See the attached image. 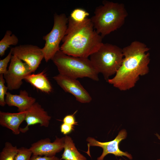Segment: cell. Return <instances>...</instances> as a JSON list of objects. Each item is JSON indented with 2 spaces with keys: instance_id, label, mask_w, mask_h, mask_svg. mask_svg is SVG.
<instances>
[{
  "instance_id": "1",
  "label": "cell",
  "mask_w": 160,
  "mask_h": 160,
  "mask_svg": "<svg viewBox=\"0 0 160 160\" xmlns=\"http://www.w3.org/2000/svg\"><path fill=\"white\" fill-rule=\"evenodd\" d=\"M149 49L145 44L137 41L124 47L121 64L114 76L107 82L121 91L133 87L140 76L149 72Z\"/></svg>"
},
{
  "instance_id": "2",
  "label": "cell",
  "mask_w": 160,
  "mask_h": 160,
  "mask_svg": "<svg viewBox=\"0 0 160 160\" xmlns=\"http://www.w3.org/2000/svg\"><path fill=\"white\" fill-rule=\"evenodd\" d=\"M67 28L60 50L75 57L88 58L102 44V37L96 32L90 18L76 22L69 16Z\"/></svg>"
},
{
  "instance_id": "3",
  "label": "cell",
  "mask_w": 160,
  "mask_h": 160,
  "mask_svg": "<svg viewBox=\"0 0 160 160\" xmlns=\"http://www.w3.org/2000/svg\"><path fill=\"white\" fill-rule=\"evenodd\" d=\"M128 13L122 3L104 1L90 18L94 29L103 38L121 28Z\"/></svg>"
},
{
  "instance_id": "4",
  "label": "cell",
  "mask_w": 160,
  "mask_h": 160,
  "mask_svg": "<svg viewBox=\"0 0 160 160\" xmlns=\"http://www.w3.org/2000/svg\"><path fill=\"white\" fill-rule=\"evenodd\" d=\"M52 60L60 74L76 79L87 77L96 81L99 80V73L88 58L68 55L60 50Z\"/></svg>"
},
{
  "instance_id": "5",
  "label": "cell",
  "mask_w": 160,
  "mask_h": 160,
  "mask_svg": "<svg viewBox=\"0 0 160 160\" xmlns=\"http://www.w3.org/2000/svg\"><path fill=\"white\" fill-rule=\"evenodd\" d=\"M89 57L95 69L103 74L107 81L110 76L115 74L124 58L122 49L115 45L103 43Z\"/></svg>"
},
{
  "instance_id": "6",
  "label": "cell",
  "mask_w": 160,
  "mask_h": 160,
  "mask_svg": "<svg viewBox=\"0 0 160 160\" xmlns=\"http://www.w3.org/2000/svg\"><path fill=\"white\" fill-rule=\"evenodd\" d=\"M54 24L50 31L43 36L45 44L42 49L46 62L52 59L60 50V44L65 35L67 28L68 19L64 13L53 15Z\"/></svg>"
},
{
  "instance_id": "7",
  "label": "cell",
  "mask_w": 160,
  "mask_h": 160,
  "mask_svg": "<svg viewBox=\"0 0 160 160\" xmlns=\"http://www.w3.org/2000/svg\"><path fill=\"white\" fill-rule=\"evenodd\" d=\"M30 68L15 55L12 56L10 64L4 77L8 90L18 89L23 84V80L32 73Z\"/></svg>"
},
{
  "instance_id": "8",
  "label": "cell",
  "mask_w": 160,
  "mask_h": 160,
  "mask_svg": "<svg viewBox=\"0 0 160 160\" xmlns=\"http://www.w3.org/2000/svg\"><path fill=\"white\" fill-rule=\"evenodd\" d=\"M12 55L27 63L32 72H34L44 59L42 48L37 46L29 44H21L10 49Z\"/></svg>"
},
{
  "instance_id": "9",
  "label": "cell",
  "mask_w": 160,
  "mask_h": 160,
  "mask_svg": "<svg viewBox=\"0 0 160 160\" xmlns=\"http://www.w3.org/2000/svg\"><path fill=\"white\" fill-rule=\"evenodd\" d=\"M53 79L63 90L73 95L79 102L88 103L91 101V96L77 79L60 73Z\"/></svg>"
},
{
  "instance_id": "10",
  "label": "cell",
  "mask_w": 160,
  "mask_h": 160,
  "mask_svg": "<svg viewBox=\"0 0 160 160\" xmlns=\"http://www.w3.org/2000/svg\"><path fill=\"white\" fill-rule=\"evenodd\" d=\"M127 135L126 130L123 129L119 132L113 140L110 141L101 142L91 137H88L87 141L88 142V146H98L102 148V154L97 158V160H103L105 156L109 154H113L116 156H124L129 159H132V157L131 154L127 152H124L121 151L119 147L120 143L126 138Z\"/></svg>"
},
{
  "instance_id": "11",
  "label": "cell",
  "mask_w": 160,
  "mask_h": 160,
  "mask_svg": "<svg viewBox=\"0 0 160 160\" xmlns=\"http://www.w3.org/2000/svg\"><path fill=\"white\" fill-rule=\"evenodd\" d=\"M64 141L65 137H56L53 142L48 138L41 139L31 144L29 149L33 155L52 157L64 149Z\"/></svg>"
},
{
  "instance_id": "12",
  "label": "cell",
  "mask_w": 160,
  "mask_h": 160,
  "mask_svg": "<svg viewBox=\"0 0 160 160\" xmlns=\"http://www.w3.org/2000/svg\"><path fill=\"white\" fill-rule=\"evenodd\" d=\"M51 117L38 102H36L26 111L25 121L27 125L23 128H20L22 133H25L29 129V127L36 124L40 126L47 127Z\"/></svg>"
},
{
  "instance_id": "13",
  "label": "cell",
  "mask_w": 160,
  "mask_h": 160,
  "mask_svg": "<svg viewBox=\"0 0 160 160\" xmlns=\"http://www.w3.org/2000/svg\"><path fill=\"white\" fill-rule=\"evenodd\" d=\"M36 100L35 98L29 95L25 90H21L18 95L7 92L5 97L6 104L9 106L16 107L18 112L26 111Z\"/></svg>"
},
{
  "instance_id": "14",
  "label": "cell",
  "mask_w": 160,
  "mask_h": 160,
  "mask_svg": "<svg viewBox=\"0 0 160 160\" xmlns=\"http://www.w3.org/2000/svg\"><path fill=\"white\" fill-rule=\"evenodd\" d=\"M26 111L11 113L0 111V124L10 129L15 135L20 132V126L25 121Z\"/></svg>"
},
{
  "instance_id": "15",
  "label": "cell",
  "mask_w": 160,
  "mask_h": 160,
  "mask_svg": "<svg viewBox=\"0 0 160 160\" xmlns=\"http://www.w3.org/2000/svg\"><path fill=\"white\" fill-rule=\"evenodd\" d=\"M24 80L43 92L49 94L52 90V87L44 70L36 74L31 73Z\"/></svg>"
},
{
  "instance_id": "16",
  "label": "cell",
  "mask_w": 160,
  "mask_h": 160,
  "mask_svg": "<svg viewBox=\"0 0 160 160\" xmlns=\"http://www.w3.org/2000/svg\"><path fill=\"white\" fill-rule=\"evenodd\" d=\"M64 149L61 160H87L78 151L71 138L67 135L65 136Z\"/></svg>"
},
{
  "instance_id": "17",
  "label": "cell",
  "mask_w": 160,
  "mask_h": 160,
  "mask_svg": "<svg viewBox=\"0 0 160 160\" xmlns=\"http://www.w3.org/2000/svg\"><path fill=\"white\" fill-rule=\"evenodd\" d=\"M19 42L17 37L9 30H7L3 38L0 41V55L2 57L10 45H16Z\"/></svg>"
},
{
  "instance_id": "18",
  "label": "cell",
  "mask_w": 160,
  "mask_h": 160,
  "mask_svg": "<svg viewBox=\"0 0 160 160\" xmlns=\"http://www.w3.org/2000/svg\"><path fill=\"white\" fill-rule=\"evenodd\" d=\"M18 148L10 142H6L0 153V160H14Z\"/></svg>"
},
{
  "instance_id": "19",
  "label": "cell",
  "mask_w": 160,
  "mask_h": 160,
  "mask_svg": "<svg viewBox=\"0 0 160 160\" xmlns=\"http://www.w3.org/2000/svg\"><path fill=\"white\" fill-rule=\"evenodd\" d=\"M89 15V12L84 9L77 8L72 12L69 16L75 22H81L88 17Z\"/></svg>"
},
{
  "instance_id": "20",
  "label": "cell",
  "mask_w": 160,
  "mask_h": 160,
  "mask_svg": "<svg viewBox=\"0 0 160 160\" xmlns=\"http://www.w3.org/2000/svg\"><path fill=\"white\" fill-rule=\"evenodd\" d=\"M32 154L29 148L22 147L18 148L14 160H31Z\"/></svg>"
},
{
  "instance_id": "21",
  "label": "cell",
  "mask_w": 160,
  "mask_h": 160,
  "mask_svg": "<svg viewBox=\"0 0 160 160\" xmlns=\"http://www.w3.org/2000/svg\"><path fill=\"white\" fill-rule=\"evenodd\" d=\"M5 80L4 77V75L0 74V105L4 106L6 104L5 96L7 92L8 89L7 86L5 85Z\"/></svg>"
},
{
  "instance_id": "22",
  "label": "cell",
  "mask_w": 160,
  "mask_h": 160,
  "mask_svg": "<svg viewBox=\"0 0 160 160\" xmlns=\"http://www.w3.org/2000/svg\"><path fill=\"white\" fill-rule=\"evenodd\" d=\"M12 56L11 50L7 55L4 59L0 60V74H4L7 71V66L8 63L10 61Z\"/></svg>"
},
{
  "instance_id": "23",
  "label": "cell",
  "mask_w": 160,
  "mask_h": 160,
  "mask_svg": "<svg viewBox=\"0 0 160 160\" xmlns=\"http://www.w3.org/2000/svg\"><path fill=\"white\" fill-rule=\"evenodd\" d=\"M76 112L73 114L68 115L65 116L63 120V123L72 126L76 124L77 122L76 121L74 116V114Z\"/></svg>"
},
{
  "instance_id": "24",
  "label": "cell",
  "mask_w": 160,
  "mask_h": 160,
  "mask_svg": "<svg viewBox=\"0 0 160 160\" xmlns=\"http://www.w3.org/2000/svg\"><path fill=\"white\" fill-rule=\"evenodd\" d=\"M73 126L63 123L60 126V131L63 134L67 135L73 130Z\"/></svg>"
},
{
  "instance_id": "25",
  "label": "cell",
  "mask_w": 160,
  "mask_h": 160,
  "mask_svg": "<svg viewBox=\"0 0 160 160\" xmlns=\"http://www.w3.org/2000/svg\"><path fill=\"white\" fill-rule=\"evenodd\" d=\"M61 159L55 156L52 157L41 156L32 154L31 160H61Z\"/></svg>"
},
{
  "instance_id": "26",
  "label": "cell",
  "mask_w": 160,
  "mask_h": 160,
  "mask_svg": "<svg viewBox=\"0 0 160 160\" xmlns=\"http://www.w3.org/2000/svg\"><path fill=\"white\" fill-rule=\"evenodd\" d=\"M156 135L157 137L160 140V136L157 133H156Z\"/></svg>"
},
{
  "instance_id": "27",
  "label": "cell",
  "mask_w": 160,
  "mask_h": 160,
  "mask_svg": "<svg viewBox=\"0 0 160 160\" xmlns=\"http://www.w3.org/2000/svg\"><path fill=\"white\" fill-rule=\"evenodd\" d=\"M119 160H122V159H120Z\"/></svg>"
},
{
  "instance_id": "28",
  "label": "cell",
  "mask_w": 160,
  "mask_h": 160,
  "mask_svg": "<svg viewBox=\"0 0 160 160\" xmlns=\"http://www.w3.org/2000/svg\"><path fill=\"white\" fill-rule=\"evenodd\" d=\"M157 160H160V159H158Z\"/></svg>"
}]
</instances>
